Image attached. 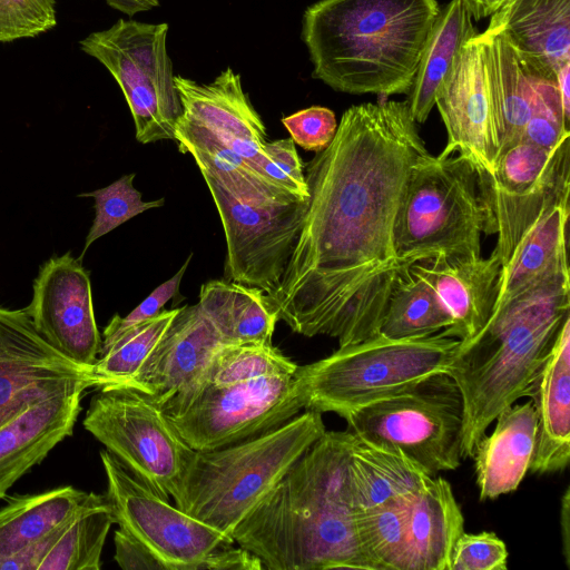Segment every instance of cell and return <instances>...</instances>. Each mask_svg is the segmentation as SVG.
<instances>
[{
  "label": "cell",
  "instance_id": "603a6c76",
  "mask_svg": "<svg viewBox=\"0 0 570 570\" xmlns=\"http://www.w3.org/2000/svg\"><path fill=\"white\" fill-rule=\"evenodd\" d=\"M488 32L503 33L531 63L557 75L570 62V0H507Z\"/></svg>",
  "mask_w": 570,
  "mask_h": 570
},
{
  "label": "cell",
  "instance_id": "ac0fdd59",
  "mask_svg": "<svg viewBox=\"0 0 570 570\" xmlns=\"http://www.w3.org/2000/svg\"><path fill=\"white\" fill-rule=\"evenodd\" d=\"M225 344L198 303L183 306L136 375L115 385L136 389L163 407L203 382Z\"/></svg>",
  "mask_w": 570,
  "mask_h": 570
},
{
  "label": "cell",
  "instance_id": "7c38bea8",
  "mask_svg": "<svg viewBox=\"0 0 570 570\" xmlns=\"http://www.w3.org/2000/svg\"><path fill=\"white\" fill-rule=\"evenodd\" d=\"M100 459L115 523L140 541L164 570H200L214 550L235 543L227 534L159 497L109 451H100Z\"/></svg>",
  "mask_w": 570,
  "mask_h": 570
},
{
  "label": "cell",
  "instance_id": "7dc6e473",
  "mask_svg": "<svg viewBox=\"0 0 570 570\" xmlns=\"http://www.w3.org/2000/svg\"><path fill=\"white\" fill-rule=\"evenodd\" d=\"M474 21L490 17L507 0H463Z\"/></svg>",
  "mask_w": 570,
  "mask_h": 570
},
{
  "label": "cell",
  "instance_id": "d4e9b609",
  "mask_svg": "<svg viewBox=\"0 0 570 570\" xmlns=\"http://www.w3.org/2000/svg\"><path fill=\"white\" fill-rule=\"evenodd\" d=\"M406 508L405 570H450L464 517L449 481L431 478Z\"/></svg>",
  "mask_w": 570,
  "mask_h": 570
},
{
  "label": "cell",
  "instance_id": "ab89813d",
  "mask_svg": "<svg viewBox=\"0 0 570 570\" xmlns=\"http://www.w3.org/2000/svg\"><path fill=\"white\" fill-rule=\"evenodd\" d=\"M193 258V254L188 255L184 265L168 281L156 287L135 309L124 317L116 314L102 333L99 356L104 354L122 334L130 328L158 315L165 304L178 294V288L183 276ZM98 356V357H99Z\"/></svg>",
  "mask_w": 570,
  "mask_h": 570
},
{
  "label": "cell",
  "instance_id": "f546056e",
  "mask_svg": "<svg viewBox=\"0 0 570 570\" xmlns=\"http://www.w3.org/2000/svg\"><path fill=\"white\" fill-rule=\"evenodd\" d=\"M463 0L441 8L423 51L407 104L416 124L424 122L435 106L436 94L463 45L479 32Z\"/></svg>",
  "mask_w": 570,
  "mask_h": 570
},
{
  "label": "cell",
  "instance_id": "8992f818",
  "mask_svg": "<svg viewBox=\"0 0 570 570\" xmlns=\"http://www.w3.org/2000/svg\"><path fill=\"white\" fill-rule=\"evenodd\" d=\"M495 234L481 171L462 155L431 154L410 174L399 209L394 248L406 268L436 257L481 256V235Z\"/></svg>",
  "mask_w": 570,
  "mask_h": 570
},
{
  "label": "cell",
  "instance_id": "d6986e66",
  "mask_svg": "<svg viewBox=\"0 0 570 570\" xmlns=\"http://www.w3.org/2000/svg\"><path fill=\"white\" fill-rule=\"evenodd\" d=\"M410 271L433 288L450 313L452 325L442 331L446 336L465 341L492 315L501 274L493 253L488 258L436 257L413 264Z\"/></svg>",
  "mask_w": 570,
  "mask_h": 570
},
{
  "label": "cell",
  "instance_id": "74e56055",
  "mask_svg": "<svg viewBox=\"0 0 570 570\" xmlns=\"http://www.w3.org/2000/svg\"><path fill=\"white\" fill-rule=\"evenodd\" d=\"M56 24L55 0H0V42L33 38Z\"/></svg>",
  "mask_w": 570,
  "mask_h": 570
},
{
  "label": "cell",
  "instance_id": "e0dca14e",
  "mask_svg": "<svg viewBox=\"0 0 570 570\" xmlns=\"http://www.w3.org/2000/svg\"><path fill=\"white\" fill-rule=\"evenodd\" d=\"M448 142L439 156L458 153L493 174L501 139L479 33L459 51L435 97Z\"/></svg>",
  "mask_w": 570,
  "mask_h": 570
},
{
  "label": "cell",
  "instance_id": "8fae6325",
  "mask_svg": "<svg viewBox=\"0 0 570 570\" xmlns=\"http://www.w3.org/2000/svg\"><path fill=\"white\" fill-rule=\"evenodd\" d=\"M83 428L132 475L166 500L194 452L158 403L126 385L99 387Z\"/></svg>",
  "mask_w": 570,
  "mask_h": 570
},
{
  "label": "cell",
  "instance_id": "5b68a950",
  "mask_svg": "<svg viewBox=\"0 0 570 570\" xmlns=\"http://www.w3.org/2000/svg\"><path fill=\"white\" fill-rule=\"evenodd\" d=\"M325 431L322 413L304 410L258 436L194 450L171 494L175 505L232 538L234 528Z\"/></svg>",
  "mask_w": 570,
  "mask_h": 570
},
{
  "label": "cell",
  "instance_id": "d6a6232c",
  "mask_svg": "<svg viewBox=\"0 0 570 570\" xmlns=\"http://www.w3.org/2000/svg\"><path fill=\"white\" fill-rule=\"evenodd\" d=\"M452 325V318L433 288L409 269L396 282L380 325L387 338H415L436 334Z\"/></svg>",
  "mask_w": 570,
  "mask_h": 570
},
{
  "label": "cell",
  "instance_id": "d590c367",
  "mask_svg": "<svg viewBox=\"0 0 570 570\" xmlns=\"http://www.w3.org/2000/svg\"><path fill=\"white\" fill-rule=\"evenodd\" d=\"M297 367L273 343L225 344L216 353L202 383L225 386L265 376L293 375Z\"/></svg>",
  "mask_w": 570,
  "mask_h": 570
},
{
  "label": "cell",
  "instance_id": "9a60e30c",
  "mask_svg": "<svg viewBox=\"0 0 570 570\" xmlns=\"http://www.w3.org/2000/svg\"><path fill=\"white\" fill-rule=\"evenodd\" d=\"M181 117L244 158L254 169L304 199L265 153L266 128L244 91L239 73L223 70L212 82L175 76Z\"/></svg>",
  "mask_w": 570,
  "mask_h": 570
},
{
  "label": "cell",
  "instance_id": "f35d334b",
  "mask_svg": "<svg viewBox=\"0 0 570 570\" xmlns=\"http://www.w3.org/2000/svg\"><path fill=\"white\" fill-rule=\"evenodd\" d=\"M508 549L492 531L462 532L454 543L450 570H507Z\"/></svg>",
  "mask_w": 570,
  "mask_h": 570
},
{
  "label": "cell",
  "instance_id": "44dd1931",
  "mask_svg": "<svg viewBox=\"0 0 570 570\" xmlns=\"http://www.w3.org/2000/svg\"><path fill=\"white\" fill-rule=\"evenodd\" d=\"M529 397L538 416L530 471L562 472L570 459V317L564 321Z\"/></svg>",
  "mask_w": 570,
  "mask_h": 570
},
{
  "label": "cell",
  "instance_id": "2e32d148",
  "mask_svg": "<svg viewBox=\"0 0 570 570\" xmlns=\"http://www.w3.org/2000/svg\"><path fill=\"white\" fill-rule=\"evenodd\" d=\"M40 335L59 353L91 368L101 337L96 324L89 273L70 253L48 259L24 308Z\"/></svg>",
  "mask_w": 570,
  "mask_h": 570
},
{
  "label": "cell",
  "instance_id": "bcb514c9",
  "mask_svg": "<svg viewBox=\"0 0 570 570\" xmlns=\"http://www.w3.org/2000/svg\"><path fill=\"white\" fill-rule=\"evenodd\" d=\"M111 8L132 17L159 6V0H106Z\"/></svg>",
  "mask_w": 570,
  "mask_h": 570
},
{
  "label": "cell",
  "instance_id": "277c9868",
  "mask_svg": "<svg viewBox=\"0 0 570 570\" xmlns=\"http://www.w3.org/2000/svg\"><path fill=\"white\" fill-rule=\"evenodd\" d=\"M436 0H320L303 16L312 76L332 89L407 95L440 13Z\"/></svg>",
  "mask_w": 570,
  "mask_h": 570
},
{
  "label": "cell",
  "instance_id": "83f0119b",
  "mask_svg": "<svg viewBox=\"0 0 570 570\" xmlns=\"http://www.w3.org/2000/svg\"><path fill=\"white\" fill-rule=\"evenodd\" d=\"M175 141L180 153L193 156L200 171L213 176L239 200L256 205L298 200L181 116L175 124Z\"/></svg>",
  "mask_w": 570,
  "mask_h": 570
},
{
  "label": "cell",
  "instance_id": "b9f144b4",
  "mask_svg": "<svg viewBox=\"0 0 570 570\" xmlns=\"http://www.w3.org/2000/svg\"><path fill=\"white\" fill-rule=\"evenodd\" d=\"M265 153L276 167L291 180L304 198H308L304 164L292 138L266 142Z\"/></svg>",
  "mask_w": 570,
  "mask_h": 570
},
{
  "label": "cell",
  "instance_id": "ee69618b",
  "mask_svg": "<svg viewBox=\"0 0 570 570\" xmlns=\"http://www.w3.org/2000/svg\"><path fill=\"white\" fill-rule=\"evenodd\" d=\"M263 568L261 560L255 554L240 546L236 548L233 543H228L214 550L205 559L200 569L261 570Z\"/></svg>",
  "mask_w": 570,
  "mask_h": 570
},
{
  "label": "cell",
  "instance_id": "7a4b0ae2",
  "mask_svg": "<svg viewBox=\"0 0 570 570\" xmlns=\"http://www.w3.org/2000/svg\"><path fill=\"white\" fill-rule=\"evenodd\" d=\"M356 435L325 431L232 532L265 569L368 567L355 530L350 459Z\"/></svg>",
  "mask_w": 570,
  "mask_h": 570
},
{
  "label": "cell",
  "instance_id": "1f68e13d",
  "mask_svg": "<svg viewBox=\"0 0 570 570\" xmlns=\"http://www.w3.org/2000/svg\"><path fill=\"white\" fill-rule=\"evenodd\" d=\"M71 485L10 498L0 510V558L36 544L69 519L89 499Z\"/></svg>",
  "mask_w": 570,
  "mask_h": 570
},
{
  "label": "cell",
  "instance_id": "4dcf8cb0",
  "mask_svg": "<svg viewBox=\"0 0 570 570\" xmlns=\"http://www.w3.org/2000/svg\"><path fill=\"white\" fill-rule=\"evenodd\" d=\"M114 523L106 494L91 492L79 510L46 537L36 570H99Z\"/></svg>",
  "mask_w": 570,
  "mask_h": 570
},
{
  "label": "cell",
  "instance_id": "8d00e7d4",
  "mask_svg": "<svg viewBox=\"0 0 570 570\" xmlns=\"http://www.w3.org/2000/svg\"><path fill=\"white\" fill-rule=\"evenodd\" d=\"M135 174L121 176L107 187L80 194L95 199V218L86 237L80 262L89 246L135 216L164 206L165 198L145 202L134 185Z\"/></svg>",
  "mask_w": 570,
  "mask_h": 570
},
{
  "label": "cell",
  "instance_id": "30bf717a",
  "mask_svg": "<svg viewBox=\"0 0 570 570\" xmlns=\"http://www.w3.org/2000/svg\"><path fill=\"white\" fill-rule=\"evenodd\" d=\"M163 410L193 450L206 451L264 434L305 409L293 374L225 386L202 383Z\"/></svg>",
  "mask_w": 570,
  "mask_h": 570
},
{
  "label": "cell",
  "instance_id": "4fadbf2b",
  "mask_svg": "<svg viewBox=\"0 0 570 570\" xmlns=\"http://www.w3.org/2000/svg\"><path fill=\"white\" fill-rule=\"evenodd\" d=\"M200 174L225 234V279L271 294L294 249L308 198L256 205L239 200L209 174Z\"/></svg>",
  "mask_w": 570,
  "mask_h": 570
},
{
  "label": "cell",
  "instance_id": "52a82bcc",
  "mask_svg": "<svg viewBox=\"0 0 570 570\" xmlns=\"http://www.w3.org/2000/svg\"><path fill=\"white\" fill-rule=\"evenodd\" d=\"M459 344L442 331L402 340L377 334L298 365L294 377L305 410L345 419L362 406L445 373Z\"/></svg>",
  "mask_w": 570,
  "mask_h": 570
},
{
  "label": "cell",
  "instance_id": "836d02e7",
  "mask_svg": "<svg viewBox=\"0 0 570 570\" xmlns=\"http://www.w3.org/2000/svg\"><path fill=\"white\" fill-rule=\"evenodd\" d=\"M407 502L355 512L357 542L368 570H405Z\"/></svg>",
  "mask_w": 570,
  "mask_h": 570
},
{
  "label": "cell",
  "instance_id": "3957f363",
  "mask_svg": "<svg viewBox=\"0 0 570 570\" xmlns=\"http://www.w3.org/2000/svg\"><path fill=\"white\" fill-rule=\"evenodd\" d=\"M568 317L570 278L563 272L495 307L475 335L460 341L445 373L463 400L462 459L473 456L500 412L529 397Z\"/></svg>",
  "mask_w": 570,
  "mask_h": 570
},
{
  "label": "cell",
  "instance_id": "f6af8a7d",
  "mask_svg": "<svg viewBox=\"0 0 570 570\" xmlns=\"http://www.w3.org/2000/svg\"><path fill=\"white\" fill-rule=\"evenodd\" d=\"M560 529H561L562 554L564 557L568 568H570V489H569V487L564 490V493L561 498Z\"/></svg>",
  "mask_w": 570,
  "mask_h": 570
},
{
  "label": "cell",
  "instance_id": "ba28073f",
  "mask_svg": "<svg viewBox=\"0 0 570 570\" xmlns=\"http://www.w3.org/2000/svg\"><path fill=\"white\" fill-rule=\"evenodd\" d=\"M463 416L459 387L446 373H439L362 406L344 420L360 440L400 451L436 476L461 464Z\"/></svg>",
  "mask_w": 570,
  "mask_h": 570
},
{
  "label": "cell",
  "instance_id": "7402d4cb",
  "mask_svg": "<svg viewBox=\"0 0 570 570\" xmlns=\"http://www.w3.org/2000/svg\"><path fill=\"white\" fill-rule=\"evenodd\" d=\"M495 428L473 452L475 484L481 501L518 489L533 459L538 416L532 400L512 404L495 417Z\"/></svg>",
  "mask_w": 570,
  "mask_h": 570
},
{
  "label": "cell",
  "instance_id": "ffe728a7",
  "mask_svg": "<svg viewBox=\"0 0 570 570\" xmlns=\"http://www.w3.org/2000/svg\"><path fill=\"white\" fill-rule=\"evenodd\" d=\"M85 391L78 389L39 400L0 426V499L72 434Z\"/></svg>",
  "mask_w": 570,
  "mask_h": 570
},
{
  "label": "cell",
  "instance_id": "f1b7e54d",
  "mask_svg": "<svg viewBox=\"0 0 570 570\" xmlns=\"http://www.w3.org/2000/svg\"><path fill=\"white\" fill-rule=\"evenodd\" d=\"M198 305L225 343H272L278 317L263 289L214 279L202 285Z\"/></svg>",
  "mask_w": 570,
  "mask_h": 570
},
{
  "label": "cell",
  "instance_id": "60d3db41",
  "mask_svg": "<svg viewBox=\"0 0 570 570\" xmlns=\"http://www.w3.org/2000/svg\"><path fill=\"white\" fill-rule=\"evenodd\" d=\"M295 144L305 150L320 153L333 140L337 130L335 114L321 106L298 110L282 119Z\"/></svg>",
  "mask_w": 570,
  "mask_h": 570
},
{
  "label": "cell",
  "instance_id": "5bb4252c",
  "mask_svg": "<svg viewBox=\"0 0 570 570\" xmlns=\"http://www.w3.org/2000/svg\"><path fill=\"white\" fill-rule=\"evenodd\" d=\"M90 387L91 368L53 348L24 308L0 306V426L39 400Z\"/></svg>",
  "mask_w": 570,
  "mask_h": 570
},
{
  "label": "cell",
  "instance_id": "c3c4849f",
  "mask_svg": "<svg viewBox=\"0 0 570 570\" xmlns=\"http://www.w3.org/2000/svg\"><path fill=\"white\" fill-rule=\"evenodd\" d=\"M557 85L563 112L570 119V62L557 71Z\"/></svg>",
  "mask_w": 570,
  "mask_h": 570
},
{
  "label": "cell",
  "instance_id": "9c48e42d",
  "mask_svg": "<svg viewBox=\"0 0 570 570\" xmlns=\"http://www.w3.org/2000/svg\"><path fill=\"white\" fill-rule=\"evenodd\" d=\"M167 33V23L119 19L80 41L81 50L105 66L119 85L141 144L175 140V124L183 111Z\"/></svg>",
  "mask_w": 570,
  "mask_h": 570
},
{
  "label": "cell",
  "instance_id": "7bdbcfd3",
  "mask_svg": "<svg viewBox=\"0 0 570 570\" xmlns=\"http://www.w3.org/2000/svg\"><path fill=\"white\" fill-rule=\"evenodd\" d=\"M115 560L124 570L164 569L161 562L136 538L124 529L115 531Z\"/></svg>",
  "mask_w": 570,
  "mask_h": 570
},
{
  "label": "cell",
  "instance_id": "484cf974",
  "mask_svg": "<svg viewBox=\"0 0 570 570\" xmlns=\"http://www.w3.org/2000/svg\"><path fill=\"white\" fill-rule=\"evenodd\" d=\"M569 196L549 205L519 239L501 266L494 308L552 275L569 272L567 224ZM493 308V309H494Z\"/></svg>",
  "mask_w": 570,
  "mask_h": 570
},
{
  "label": "cell",
  "instance_id": "4316f807",
  "mask_svg": "<svg viewBox=\"0 0 570 570\" xmlns=\"http://www.w3.org/2000/svg\"><path fill=\"white\" fill-rule=\"evenodd\" d=\"M351 488L356 511L389 502L410 501L431 478L396 450L356 436L350 459Z\"/></svg>",
  "mask_w": 570,
  "mask_h": 570
},
{
  "label": "cell",
  "instance_id": "cb8c5ba5",
  "mask_svg": "<svg viewBox=\"0 0 570 570\" xmlns=\"http://www.w3.org/2000/svg\"><path fill=\"white\" fill-rule=\"evenodd\" d=\"M479 37L483 46L488 83L500 130L501 153L520 140L524 126L533 114L540 81L557 75L524 59L501 32L484 30Z\"/></svg>",
  "mask_w": 570,
  "mask_h": 570
},
{
  "label": "cell",
  "instance_id": "6da1fadb",
  "mask_svg": "<svg viewBox=\"0 0 570 570\" xmlns=\"http://www.w3.org/2000/svg\"><path fill=\"white\" fill-rule=\"evenodd\" d=\"M429 154L407 100L344 111L331 144L307 164L306 214L278 286L265 294L278 321L340 346L379 334L410 269L394 248L399 209L413 166Z\"/></svg>",
  "mask_w": 570,
  "mask_h": 570
},
{
  "label": "cell",
  "instance_id": "e575fe53",
  "mask_svg": "<svg viewBox=\"0 0 570 570\" xmlns=\"http://www.w3.org/2000/svg\"><path fill=\"white\" fill-rule=\"evenodd\" d=\"M179 308L163 309L158 315L122 334L92 365L95 387L121 384L136 375Z\"/></svg>",
  "mask_w": 570,
  "mask_h": 570
}]
</instances>
